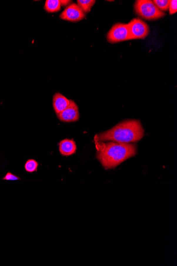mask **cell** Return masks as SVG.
Masks as SVG:
<instances>
[{"label": "cell", "mask_w": 177, "mask_h": 266, "mask_svg": "<svg viewBox=\"0 0 177 266\" xmlns=\"http://www.w3.org/2000/svg\"><path fill=\"white\" fill-rule=\"evenodd\" d=\"M97 158L105 169L115 168L136 154V147L131 143L115 141L104 143L94 138Z\"/></svg>", "instance_id": "6da1fadb"}, {"label": "cell", "mask_w": 177, "mask_h": 266, "mask_svg": "<svg viewBox=\"0 0 177 266\" xmlns=\"http://www.w3.org/2000/svg\"><path fill=\"white\" fill-rule=\"evenodd\" d=\"M144 136V131L140 121L127 120L121 122L107 131L97 135L95 138L102 142L129 143L137 142L142 139Z\"/></svg>", "instance_id": "7a4b0ae2"}, {"label": "cell", "mask_w": 177, "mask_h": 266, "mask_svg": "<svg viewBox=\"0 0 177 266\" xmlns=\"http://www.w3.org/2000/svg\"><path fill=\"white\" fill-rule=\"evenodd\" d=\"M134 7L135 13L143 19L154 20L165 16V14L156 6L153 1L137 0Z\"/></svg>", "instance_id": "3957f363"}, {"label": "cell", "mask_w": 177, "mask_h": 266, "mask_svg": "<svg viewBox=\"0 0 177 266\" xmlns=\"http://www.w3.org/2000/svg\"><path fill=\"white\" fill-rule=\"evenodd\" d=\"M127 24L130 40L144 39L150 32L148 24L140 18L132 19Z\"/></svg>", "instance_id": "277c9868"}, {"label": "cell", "mask_w": 177, "mask_h": 266, "mask_svg": "<svg viewBox=\"0 0 177 266\" xmlns=\"http://www.w3.org/2000/svg\"><path fill=\"white\" fill-rule=\"evenodd\" d=\"M107 38L108 41L112 44L130 40L127 24L117 23L114 24L108 32Z\"/></svg>", "instance_id": "5b68a950"}, {"label": "cell", "mask_w": 177, "mask_h": 266, "mask_svg": "<svg viewBox=\"0 0 177 266\" xmlns=\"http://www.w3.org/2000/svg\"><path fill=\"white\" fill-rule=\"evenodd\" d=\"M62 20L71 22H78L86 18V14L76 3L67 6L59 16Z\"/></svg>", "instance_id": "8992f818"}, {"label": "cell", "mask_w": 177, "mask_h": 266, "mask_svg": "<svg viewBox=\"0 0 177 266\" xmlns=\"http://www.w3.org/2000/svg\"><path fill=\"white\" fill-rule=\"evenodd\" d=\"M70 100V104L67 108L57 115L59 120L64 122H73L79 120L80 115L78 105L73 100Z\"/></svg>", "instance_id": "52a82bcc"}, {"label": "cell", "mask_w": 177, "mask_h": 266, "mask_svg": "<svg viewBox=\"0 0 177 266\" xmlns=\"http://www.w3.org/2000/svg\"><path fill=\"white\" fill-rule=\"evenodd\" d=\"M70 102V100H68L66 97L59 92H57L54 95L53 99V105L57 115L64 110L69 105Z\"/></svg>", "instance_id": "ba28073f"}, {"label": "cell", "mask_w": 177, "mask_h": 266, "mask_svg": "<svg viewBox=\"0 0 177 266\" xmlns=\"http://www.w3.org/2000/svg\"><path fill=\"white\" fill-rule=\"evenodd\" d=\"M76 145L72 139H66L63 140L59 143V151L63 156H69L75 153Z\"/></svg>", "instance_id": "9c48e42d"}, {"label": "cell", "mask_w": 177, "mask_h": 266, "mask_svg": "<svg viewBox=\"0 0 177 266\" xmlns=\"http://www.w3.org/2000/svg\"><path fill=\"white\" fill-rule=\"evenodd\" d=\"M61 8V4L59 0H47L44 6V9L49 13L57 12Z\"/></svg>", "instance_id": "30bf717a"}, {"label": "cell", "mask_w": 177, "mask_h": 266, "mask_svg": "<svg viewBox=\"0 0 177 266\" xmlns=\"http://www.w3.org/2000/svg\"><path fill=\"white\" fill-rule=\"evenodd\" d=\"M96 2V1L94 0H78L77 4L83 11V12L86 14L90 12L91 9L94 6Z\"/></svg>", "instance_id": "8fae6325"}, {"label": "cell", "mask_w": 177, "mask_h": 266, "mask_svg": "<svg viewBox=\"0 0 177 266\" xmlns=\"http://www.w3.org/2000/svg\"><path fill=\"white\" fill-rule=\"evenodd\" d=\"M169 0H154L153 3L160 10L164 12V11L169 10Z\"/></svg>", "instance_id": "7c38bea8"}, {"label": "cell", "mask_w": 177, "mask_h": 266, "mask_svg": "<svg viewBox=\"0 0 177 266\" xmlns=\"http://www.w3.org/2000/svg\"><path fill=\"white\" fill-rule=\"evenodd\" d=\"M38 163L37 161L34 159H30L27 161L24 165V168L26 171L28 172L32 173L37 171Z\"/></svg>", "instance_id": "4fadbf2b"}, {"label": "cell", "mask_w": 177, "mask_h": 266, "mask_svg": "<svg viewBox=\"0 0 177 266\" xmlns=\"http://www.w3.org/2000/svg\"><path fill=\"white\" fill-rule=\"evenodd\" d=\"M169 14L171 15L174 14L177 12V1L170 0L169 6Z\"/></svg>", "instance_id": "5bb4252c"}, {"label": "cell", "mask_w": 177, "mask_h": 266, "mask_svg": "<svg viewBox=\"0 0 177 266\" xmlns=\"http://www.w3.org/2000/svg\"><path fill=\"white\" fill-rule=\"evenodd\" d=\"M20 179L19 177L16 176L15 175L11 174V173H8L5 177H3V180H4L16 181L19 180Z\"/></svg>", "instance_id": "9a60e30c"}, {"label": "cell", "mask_w": 177, "mask_h": 266, "mask_svg": "<svg viewBox=\"0 0 177 266\" xmlns=\"http://www.w3.org/2000/svg\"><path fill=\"white\" fill-rule=\"evenodd\" d=\"M61 4L62 6H69L72 3V1H67V0H60Z\"/></svg>", "instance_id": "2e32d148"}]
</instances>
